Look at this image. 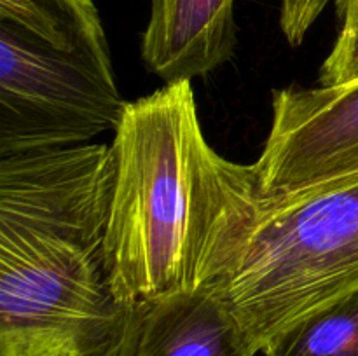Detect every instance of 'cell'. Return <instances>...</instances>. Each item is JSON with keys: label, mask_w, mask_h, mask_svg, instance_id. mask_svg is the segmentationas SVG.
<instances>
[{"label": "cell", "mask_w": 358, "mask_h": 356, "mask_svg": "<svg viewBox=\"0 0 358 356\" xmlns=\"http://www.w3.org/2000/svg\"><path fill=\"white\" fill-rule=\"evenodd\" d=\"M105 262L124 306L224 285L266 199L205 138L189 80L128 101L112 140Z\"/></svg>", "instance_id": "cell-1"}, {"label": "cell", "mask_w": 358, "mask_h": 356, "mask_svg": "<svg viewBox=\"0 0 358 356\" xmlns=\"http://www.w3.org/2000/svg\"><path fill=\"white\" fill-rule=\"evenodd\" d=\"M112 150L0 157V356H131L105 262Z\"/></svg>", "instance_id": "cell-2"}, {"label": "cell", "mask_w": 358, "mask_h": 356, "mask_svg": "<svg viewBox=\"0 0 358 356\" xmlns=\"http://www.w3.org/2000/svg\"><path fill=\"white\" fill-rule=\"evenodd\" d=\"M126 103L93 0H0V157L91 143Z\"/></svg>", "instance_id": "cell-3"}, {"label": "cell", "mask_w": 358, "mask_h": 356, "mask_svg": "<svg viewBox=\"0 0 358 356\" xmlns=\"http://www.w3.org/2000/svg\"><path fill=\"white\" fill-rule=\"evenodd\" d=\"M358 288V173L266 201L220 285L261 355L289 325Z\"/></svg>", "instance_id": "cell-4"}, {"label": "cell", "mask_w": 358, "mask_h": 356, "mask_svg": "<svg viewBox=\"0 0 358 356\" xmlns=\"http://www.w3.org/2000/svg\"><path fill=\"white\" fill-rule=\"evenodd\" d=\"M271 128L254 163L266 201L358 173V79L273 91Z\"/></svg>", "instance_id": "cell-5"}, {"label": "cell", "mask_w": 358, "mask_h": 356, "mask_svg": "<svg viewBox=\"0 0 358 356\" xmlns=\"http://www.w3.org/2000/svg\"><path fill=\"white\" fill-rule=\"evenodd\" d=\"M142 34L147 70L166 84L191 82L229 61L238 44L236 0H149Z\"/></svg>", "instance_id": "cell-6"}, {"label": "cell", "mask_w": 358, "mask_h": 356, "mask_svg": "<svg viewBox=\"0 0 358 356\" xmlns=\"http://www.w3.org/2000/svg\"><path fill=\"white\" fill-rule=\"evenodd\" d=\"M131 356H259L220 286L131 306Z\"/></svg>", "instance_id": "cell-7"}, {"label": "cell", "mask_w": 358, "mask_h": 356, "mask_svg": "<svg viewBox=\"0 0 358 356\" xmlns=\"http://www.w3.org/2000/svg\"><path fill=\"white\" fill-rule=\"evenodd\" d=\"M259 356H358V288L294 321Z\"/></svg>", "instance_id": "cell-8"}, {"label": "cell", "mask_w": 358, "mask_h": 356, "mask_svg": "<svg viewBox=\"0 0 358 356\" xmlns=\"http://www.w3.org/2000/svg\"><path fill=\"white\" fill-rule=\"evenodd\" d=\"M341 30L322 63L320 86H339L358 79V0H334Z\"/></svg>", "instance_id": "cell-9"}, {"label": "cell", "mask_w": 358, "mask_h": 356, "mask_svg": "<svg viewBox=\"0 0 358 356\" xmlns=\"http://www.w3.org/2000/svg\"><path fill=\"white\" fill-rule=\"evenodd\" d=\"M334 0H296L294 9L280 20L283 35L292 47L303 44L304 37L311 30L318 17L322 16L329 3Z\"/></svg>", "instance_id": "cell-10"}, {"label": "cell", "mask_w": 358, "mask_h": 356, "mask_svg": "<svg viewBox=\"0 0 358 356\" xmlns=\"http://www.w3.org/2000/svg\"><path fill=\"white\" fill-rule=\"evenodd\" d=\"M296 6V0H280V20L285 17Z\"/></svg>", "instance_id": "cell-11"}]
</instances>
